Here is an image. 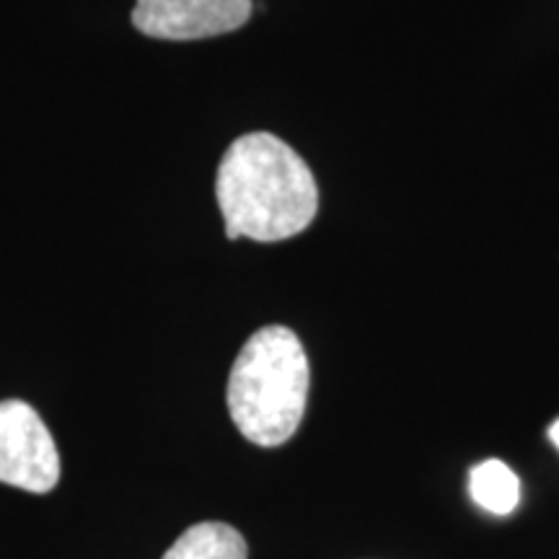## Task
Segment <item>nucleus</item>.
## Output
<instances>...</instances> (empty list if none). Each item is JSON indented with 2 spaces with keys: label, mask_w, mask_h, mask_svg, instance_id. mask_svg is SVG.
Instances as JSON below:
<instances>
[{
  "label": "nucleus",
  "mask_w": 559,
  "mask_h": 559,
  "mask_svg": "<svg viewBox=\"0 0 559 559\" xmlns=\"http://www.w3.org/2000/svg\"><path fill=\"white\" fill-rule=\"evenodd\" d=\"M549 440H551V443H555L557 449H559V419H557V423H551V428H549Z\"/></svg>",
  "instance_id": "0eeeda50"
},
{
  "label": "nucleus",
  "mask_w": 559,
  "mask_h": 559,
  "mask_svg": "<svg viewBox=\"0 0 559 559\" xmlns=\"http://www.w3.org/2000/svg\"><path fill=\"white\" fill-rule=\"evenodd\" d=\"M251 19V0H138L132 26L145 37L194 41L241 29Z\"/></svg>",
  "instance_id": "20e7f679"
},
{
  "label": "nucleus",
  "mask_w": 559,
  "mask_h": 559,
  "mask_svg": "<svg viewBox=\"0 0 559 559\" xmlns=\"http://www.w3.org/2000/svg\"><path fill=\"white\" fill-rule=\"evenodd\" d=\"M215 198L230 241L293 239L319 210V187L306 160L270 132H249L230 143L215 177Z\"/></svg>",
  "instance_id": "f257e3e1"
},
{
  "label": "nucleus",
  "mask_w": 559,
  "mask_h": 559,
  "mask_svg": "<svg viewBox=\"0 0 559 559\" xmlns=\"http://www.w3.org/2000/svg\"><path fill=\"white\" fill-rule=\"evenodd\" d=\"M0 481L45 495L60 481V453L45 419L21 400L0 402Z\"/></svg>",
  "instance_id": "7ed1b4c3"
},
{
  "label": "nucleus",
  "mask_w": 559,
  "mask_h": 559,
  "mask_svg": "<svg viewBox=\"0 0 559 559\" xmlns=\"http://www.w3.org/2000/svg\"><path fill=\"white\" fill-rule=\"evenodd\" d=\"M243 536L228 523L205 521L187 528L160 559H247Z\"/></svg>",
  "instance_id": "39448f33"
},
{
  "label": "nucleus",
  "mask_w": 559,
  "mask_h": 559,
  "mask_svg": "<svg viewBox=\"0 0 559 559\" xmlns=\"http://www.w3.org/2000/svg\"><path fill=\"white\" fill-rule=\"evenodd\" d=\"M309 383V358L298 334L288 326H264L251 334L230 368V419L243 438L262 449L288 443L304 419Z\"/></svg>",
  "instance_id": "f03ea898"
},
{
  "label": "nucleus",
  "mask_w": 559,
  "mask_h": 559,
  "mask_svg": "<svg viewBox=\"0 0 559 559\" xmlns=\"http://www.w3.org/2000/svg\"><path fill=\"white\" fill-rule=\"evenodd\" d=\"M472 500L492 515H510L521 502V479L506 461L487 459L469 477Z\"/></svg>",
  "instance_id": "423d86ee"
}]
</instances>
